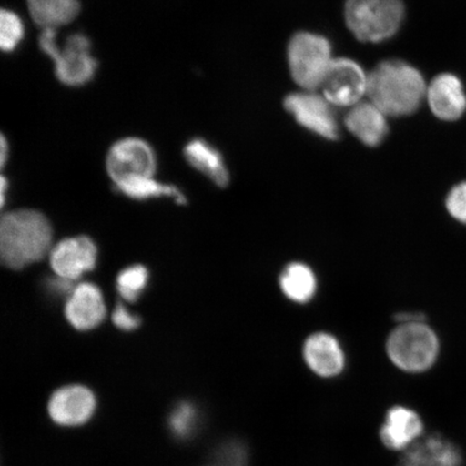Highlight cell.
<instances>
[{
	"label": "cell",
	"mask_w": 466,
	"mask_h": 466,
	"mask_svg": "<svg viewBox=\"0 0 466 466\" xmlns=\"http://www.w3.org/2000/svg\"><path fill=\"white\" fill-rule=\"evenodd\" d=\"M427 90L420 72L400 61L379 64L367 85L371 103L384 115L395 116L415 113Z\"/></svg>",
	"instance_id": "7a4b0ae2"
},
{
	"label": "cell",
	"mask_w": 466,
	"mask_h": 466,
	"mask_svg": "<svg viewBox=\"0 0 466 466\" xmlns=\"http://www.w3.org/2000/svg\"><path fill=\"white\" fill-rule=\"evenodd\" d=\"M369 76L357 62L348 58L333 60L325 75L322 87L324 96L337 106L357 105L367 93Z\"/></svg>",
	"instance_id": "9c48e42d"
},
{
	"label": "cell",
	"mask_w": 466,
	"mask_h": 466,
	"mask_svg": "<svg viewBox=\"0 0 466 466\" xmlns=\"http://www.w3.org/2000/svg\"><path fill=\"white\" fill-rule=\"evenodd\" d=\"M7 187H8L7 180H5V178L3 177L2 178V204H3V206L5 203V190H7Z\"/></svg>",
	"instance_id": "4dcf8cb0"
},
{
	"label": "cell",
	"mask_w": 466,
	"mask_h": 466,
	"mask_svg": "<svg viewBox=\"0 0 466 466\" xmlns=\"http://www.w3.org/2000/svg\"><path fill=\"white\" fill-rule=\"evenodd\" d=\"M459 447L440 434L424 436L417 444L400 454L396 466H462Z\"/></svg>",
	"instance_id": "4fadbf2b"
},
{
	"label": "cell",
	"mask_w": 466,
	"mask_h": 466,
	"mask_svg": "<svg viewBox=\"0 0 466 466\" xmlns=\"http://www.w3.org/2000/svg\"><path fill=\"white\" fill-rule=\"evenodd\" d=\"M284 106L306 129L326 139L339 137L334 110L325 96L311 92L293 93L285 98Z\"/></svg>",
	"instance_id": "30bf717a"
},
{
	"label": "cell",
	"mask_w": 466,
	"mask_h": 466,
	"mask_svg": "<svg viewBox=\"0 0 466 466\" xmlns=\"http://www.w3.org/2000/svg\"><path fill=\"white\" fill-rule=\"evenodd\" d=\"M25 37V25L20 16L10 10H2L0 15V46L5 52L16 49Z\"/></svg>",
	"instance_id": "cb8c5ba5"
},
{
	"label": "cell",
	"mask_w": 466,
	"mask_h": 466,
	"mask_svg": "<svg viewBox=\"0 0 466 466\" xmlns=\"http://www.w3.org/2000/svg\"><path fill=\"white\" fill-rule=\"evenodd\" d=\"M113 322L119 329L131 331L139 328L141 319L132 314L124 305L119 304L115 309Z\"/></svg>",
	"instance_id": "4316f807"
},
{
	"label": "cell",
	"mask_w": 466,
	"mask_h": 466,
	"mask_svg": "<svg viewBox=\"0 0 466 466\" xmlns=\"http://www.w3.org/2000/svg\"><path fill=\"white\" fill-rule=\"evenodd\" d=\"M279 288L289 300L307 304L317 293V277L310 267L302 262H291L279 276Z\"/></svg>",
	"instance_id": "d6986e66"
},
{
	"label": "cell",
	"mask_w": 466,
	"mask_h": 466,
	"mask_svg": "<svg viewBox=\"0 0 466 466\" xmlns=\"http://www.w3.org/2000/svg\"><path fill=\"white\" fill-rule=\"evenodd\" d=\"M388 357L401 371L421 374L432 369L440 354V340L428 324H400L387 342Z\"/></svg>",
	"instance_id": "3957f363"
},
{
	"label": "cell",
	"mask_w": 466,
	"mask_h": 466,
	"mask_svg": "<svg viewBox=\"0 0 466 466\" xmlns=\"http://www.w3.org/2000/svg\"><path fill=\"white\" fill-rule=\"evenodd\" d=\"M199 425V410L191 401H179L168 412L167 427L174 440L189 441L197 434Z\"/></svg>",
	"instance_id": "7402d4cb"
},
{
	"label": "cell",
	"mask_w": 466,
	"mask_h": 466,
	"mask_svg": "<svg viewBox=\"0 0 466 466\" xmlns=\"http://www.w3.org/2000/svg\"><path fill=\"white\" fill-rule=\"evenodd\" d=\"M446 208L453 219L466 225V182L460 183L446 198Z\"/></svg>",
	"instance_id": "484cf974"
},
{
	"label": "cell",
	"mask_w": 466,
	"mask_h": 466,
	"mask_svg": "<svg viewBox=\"0 0 466 466\" xmlns=\"http://www.w3.org/2000/svg\"><path fill=\"white\" fill-rule=\"evenodd\" d=\"M204 466H221V465H219L218 463H215V464H212V465H204Z\"/></svg>",
	"instance_id": "1f68e13d"
},
{
	"label": "cell",
	"mask_w": 466,
	"mask_h": 466,
	"mask_svg": "<svg viewBox=\"0 0 466 466\" xmlns=\"http://www.w3.org/2000/svg\"><path fill=\"white\" fill-rule=\"evenodd\" d=\"M116 189L132 199L145 200L150 198L170 197L178 204L186 203L183 192L175 186L155 182L153 178L137 177L116 184Z\"/></svg>",
	"instance_id": "44dd1931"
},
{
	"label": "cell",
	"mask_w": 466,
	"mask_h": 466,
	"mask_svg": "<svg viewBox=\"0 0 466 466\" xmlns=\"http://www.w3.org/2000/svg\"><path fill=\"white\" fill-rule=\"evenodd\" d=\"M424 421L416 410L406 405H393L384 413L378 436L387 451L403 453L424 437Z\"/></svg>",
	"instance_id": "ba28073f"
},
{
	"label": "cell",
	"mask_w": 466,
	"mask_h": 466,
	"mask_svg": "<svg viewBox=\"0 0 466 466\" xmlns=\"http://www.w3.org/2000/svg\"><path fill=\"white\" fill-rule=\"evenodd\" d=\"M91 43L83 34H74L55 58L56 75L62 84L80 86L95 77L97 63L90 55Z\"/></svg>",
	"instance_id": "8fae6325"
},
{
	"label": "cell",
	"mask_w": 466,
	"mask_h": 466,
	"mask_svg": "<svg viewBox=\"0 0 466 466\" xmlns=\"http://www.w3.org/2000/svg\"><path fill=\"white\" fill-rule=\"evenodd\" d=\"M427 97L430 108L441 120H457L465 112L466 96L461 81L456 76H437L428 87Z\"/></svg>",
	"instance_id": "2e32d148"
},
{
	"label": "cell",
	"mask_w": 466,
	"mask_h": 466,
	"mask_svg": "<svg viewBox=\"0 0 466 466\" xmlns=\"http://www.w3.org/2000/svg\"><path fill=\"white\" fill-rule=\"evenodd\" d=\"M401 0H348L346 22L360 42L380 43L394 36L403 22Z\"/></svg>",
	"instance_id": "277c9868"
},
{
	"label": "cell",
	"mask_w": 466,
	"mask_h": 466,
	"mask_svg": "<svg viewBox=\"0 0 466 466\" xmlns=\"http://www.w3.org/2000/svg\"><path fill=\"white\" fill-rule=\"evenodd\" d=\"M2 166H5V160H7L8 156V143L5 141V137H2Z\"/></svg>",
	"instance_id": "f546056e"
},
{
	"label": "cell",
	"mask_w": 466,
	"mask_h": 466,
	"mask_svg": "<svg viewBox=\"0 0 466 466\" xmlns=\"http://www.w3.org/2000/svg\"><path fill=\"white\" fill-rule=\"evenodd\" d=\"M333 58L328 39L311 33L296 34L289 46V63L293 79L307 91L322 86Z\"/></svg>",
	"instance_id": "5b68a950"
},
{
	"label": "cell",
	"mask_w": 466,
	"mask_h": 466,
	"mask_svg": "<svg viewBox=\"0 0 466 466\" xmlns=\"http://www.w3.org/2000/svg\"><path fill=\"white\" fill-rule=\"evenodd\" d=\"M97 249L95 242L87 237L66 238L51 250L50 262L57 277L79 279L96 266Z\"/></svg>",
	"instance_id": "7c38bea8"
},
{
	"label": "cell",
	"mask_w": 466,
	"mask_h": 466,
	"mask_svg": "<svg viewBox=\"0 0 466 466\" xmlns=\"http://www.w3.org/2000/svg\"><path fill=\"white\" fill-rule=\"evenodd\" d=\"M148 277V270L139 265L122 270L116 278V289L122 299L130 302L137 301L147 287Z\"/></svg>",
	"instance_id": "603a6c76"
},
{
	"label": "cell",
	"mask_w": 466,
	"mask_h": 466,
	"mask_svg": "<svg viewBox=\"0 0 466 466\" xmlns=\"http://www.w3.org/2000/svg\"><path fill=\"white\" fill-rule=\"evenodd\" d=\"M106 313L100 289L95 284L83 283L75 288L69 296L66 316L78 330H90L103 322Z\"/></svg>",
	"instance_id": "9a60e30c"
},
{
	"label": "cell",
	"mask_w": 466,
	"mask_h": 466,
	"mask_svg": "<svg viewBox=\"0 0 466 466\" xmlns=\"http://www.w3.org/2000/svg\"><path fill=\"white\" fill-rule=\"evenodd\" d=\"M52 227L44 214L21 209L5 214L0 223V256L14 270L44 259L50 252Z\"/></svg>",
	"instance_id": "6da1fadb"
},
{
	"label": "cell",
	"mask_w": 466,
	"mask_h": 466,
	"mask_svg": "<svg viewBox=\"0 0 466 466\" xmlns=\"http://www.w3.org/2000/svg\"><path fill=\"white\" fill-rule=\"evenodd\" d=\"M40 48L46 56H49L52 60L57 56L60 48L56 43V32L55 28H45L42 36L39 38Z\"/></svg>",
	"instance_id": "83f0119b"
},
{
	"label": "cell",
	"mask_w": 466,
	"mask_h": 466,
	"mask_svg": "<svg viewBox=\"0 0 466 466\" xmlns=\"http://www.w3.org/2000/svg\"><path fill=\"white\" fill-rule=\"evenodd\" d=\"M218 464L221 466H250V451L241 440H227L217 451Z\"/></svg>",
	"instance_id": "d4e9b609"
},
{
	"label": "cell",
	"mask_w": 466,
	"mask_h": 466,
	"mask_svg": "<svg viewBox=\"0 0 466 466\" xmlns=\"http://www.w3.org/2000/svg\"><path fill=\"white\" fill-rule=\"evenodd\" d=\"M27 5L33 20L44 28L68 25L80 11L78 0H27Z\"/></svg>",
	"instance_id": "ffe728a7"
},
{
	"label": "cell",
	"mask_w": 466,
	"mask_h": 466,
	"mask_svg": "<svg viewBox=\"0 0 466 466\" xmlns=\"http://www.w3.org/2000/svg\"><path fill=\"white\" fill-rule=\"evenodd\" d=\"M185 158L198 171L207 175L219 187L229 183V172L227 170L223 157L217 148L201 138L192 139L184 149Z\"/></svg>",
	"instance_id": "ac0fdd59"
},
{
	"label": "cell",
	"mask_w": 466,
	"mask_h": 466,
	"mask_svg": "<svg viewBox=\"0 0 466 466\" xmlns=\"http://www.w3.org/2000/svg\"><path fill=\"white\" fill-rule=\"evenodd\" d=\"M304 360L309 370L319 378H336L346 369V355L339 341L328 333H317L308 338Z\"/></svg>",
	"instance_id": "5bb4252c"
},
{
	"label": "cell",
	"mask_w": 466,
	"mask_h": 466,
	"mask_svg": "<svg viewBox=\"0 0 466 466\" xmlns=\"http://www.w3.org/2000/svg\"><path fill=\"white\" fill-rule=\"evenodd\" d=\"M97 408V396L92 389L84 384H67L50 395L46 416L57 428L75 430L92 422Z\"/></svg>",
	"instance_id": "8992f818"
},
{
	"label": "cell",
	"mask_w": 466,
	"mask_h": 466,
	"mask_svg": "<svg viewBox=\"0 0 466 466\" xmlns=\"http://www.w3.org/2000/svg\"><path fill=\"white\" fill-rule=\"evenodd\" d=\"M346 126L353 136L370 147L381 144L388 134L386 115L372 103H359L346 116Z\"/></svg>",
	"instance_id": "e0dca14e"
},
{
	"label": "cell",
	"mask_w": 466,
	"mask_h": 466,
	"mask_svg": "<svg viewBox=\"0 0 466 466\" xmlns=\"http://www.w3.org/2000/svg\"><path fill=\"white\" fill-rule=\"evenodd\" d=\"M106 166L115 184L130 178H153L157 168L155 151L143 139H122L110 149Z\"/></svg>",
	"instance_id": "52a82bcc"
},
{
	"label": "cell",
	"mask_w": 466,
	"mask_h": 466,
	"mask_svg": "<svg viewBox=\"0 0 466 466\" xmlns=\"http://www.w3.org/2000/svg\"><path fill=\"white\" fill-rule=\"evenodd\" d=\"M395 320L396 322H399V324H406L413 322H422V320H425V318L423 314L418 312H401L396 314Z\"/></svg>",
	"instance_id": "f1b7e54d"
}]
</instances>
